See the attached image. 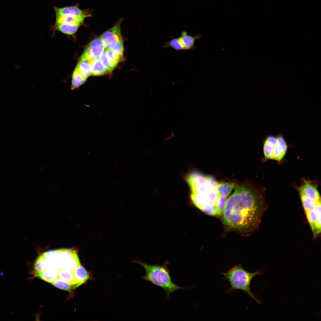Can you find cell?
I'll return each mask as SVG.
<instances>
[{"mask_svg":"<svg viewBox=\"0 0 321 321\" xmlns=\"http://www.w3.org/2000/svg\"><path fill=\"white\" fill-rule=\"evenodd\" d=\"M169 47L178 51L184 50L178 38H171V40L164 43L163 47L165 49Z\"/></svg>","mask_w":321,"mask_h":321,"instance_id":"d6986e66","label":"cell"},{"mask_svg":"<svg viewBox=\"0 0 321 321\" xmlns=\"http://www.w3.org/2000/svg\"><path fill=\"white\" fill-rule=\"evenodd\" d=\"M264 189L237 186L227 199L222 213L226 228L248 235L258 228L267 208Z\"/></svg>","mask_w":321,"mask_h":321,"instance_id":"6da1fadb","label":"cell"},{"mask_svg":"<svg viewBox=\"0 0 321 321\" xmlns=\"http://www.w3.org/2000/svg\"><path fill=\"white\" fill-rule=\"evenodd\" d=\"M296 188L313 237L317 238L321 231V199L317 185L303 178Z\"/></svg>","mask_w":321,"mask_h":321,"instance_id":"7a4b0ae2","label":"cell"},{"mask_svg":"<svg viewBox=\"0 0 321 321\" xmlns=\"http://www.w3.org/2000/svg\"><path fill=\"white\" fill-rule=\"evenodd\" d=\"M105 51L109 60L112 67L114 69L119 62L121 61L120 58L111 48H106Z\"/></svg>","mask_w":321,"mask_h":321,"instance_id":"ac0fdd59","label":"cell"},{"mask_svg":"<svg viewBox=\"0 0 321 321\" xmlns=\"http://www.w3.org/2000/svg\"><path fill=\"white\" fill-rule=\"evenodd\" d=\"M91 61L82 55L75 68L86 78L91 75Z\"/></svg>","mask_w":321,"mask_h":321,"instance_id":"8fae6325","label":"cell"},{"mask_svg":"<svg viewBox=\"0 0 321 321\" xmlns=\"http://www.w3.org/2000/svg\"><path fill=\"white\" fill-rule=\"evenodd\" d=\"M235 187L234 183L222 182H217L215 190L219 195L227 197Z\"/></svg>","mask_w":321,"mask_h":321,"instance_id":"7c38bea8","label":"cell"},{"mask_svg":"<svg viewBox=\"0 0 321 321\" xmlns=\"http://www.w3.org/2000/svg\"><path fill=\"white\" fill-rule=\"evenodd\" d=\"M264 269H258L254 272L251 273L244 269L240 264L230 268L225 273H220L224 277V280L228 281L231 287L226 291V293L230 295L238 290L246 293L257 303L261 304L260 300L251 292L250 284L253 278L256 275L260 276L263 273Z\"/></svg>","mask_w":321,"mask_h":321,"instance_id":"3957f363","label":"cell"},{"mask_svg":"<svg viewBox=\"0 0 321 321\" xmlns=\"http://www.w3.org/2000/svg\"><path fill=\"white\" fill-rule=\"evenodd\" d=\"M122 21L120 20L111 28L100 36L106 48H112L122 39L121 32Z\"/></svg>","mask_w":321,"mask_h":321,"instance_id":"8992f818","label":"cell"},{"mask_svg":"<svg viewBox=\"0 0 321 321\" xmlns=\"http://www.w3.org/2000/svg\"><path fill=\"white\" fill-rule=\"evenodd\" d=\"M99 59L102 64L106 69L108 72H111L114 69V68L111 65L109 60L105 51L100 56L99 58Z\"/></svg>","mask_w":321,"mask_h":321,"instance_id":"44dd1931","label":"cell"},{"mask_svg":"<svg viewBox=\"0 0 321 321\" xmlns=\"http://www.w3.org/2000/svg\"><path fill=\"white\" fill-rule=\"evenodd\" d=\"M105 47L100 37L92 40L86 47L82 54L92 61L99 59L104 51Z\"/></svg>","mask_w":321,"mask_h":321,"instance_id":"52a82bcc","label":"cell"},{"mask_svg":"<svg viewBox=\"0 0 321 321\" xmlns=\"http://www.w3.org/2000/svg\"><path fill=\"white\" fill-rule=\"evenodd\" d=\"M202 37L201 33L194 36L189 35L185 31H182L181 35L178 37L184 50H193L196 48L195 45V41Z\"/></svg>","mask_w":321,"mask_h":321,"instance_id":"9c48e42d","label":"cell"},{"mask_svg":"<svg viewBox=\"0 0 321 321\" xmlns=\"http://www.w3.org/2000/svg\"><path fill=\"white\" fill-rule=\"evenodd\" d=\"M227 199V197L219 195L216 206L217 215L222 214Z\"/></svg>","mask_w":321,"mask_h":321,"instance_id":"ffe728a7","label":"cell"},{"mask_svg":"<svg viewBox=\"0 0 321 321\" xmlns=\"http://www.w3.org/2000/svg\"><path fill=\"white\" fill-rule=\"evenodd\" d=\"M113 51L119 57L121 61L123 59L124 47L123 41L122 39L112 48Z\"/></svg>","mask_w":321,"mask_h":321,"instance_id":"7402d4cb","label":"cell"},{"mask_svg":"<svg viewBox=\"0 0 321 321\" xmlns=\"http://www.w3.org/2000/svg\"><path fill=\"white\" fill-rule=\"evenodd\" d=\"M86 79L75 68L72 77L71 89L75 90L78 89L85 82Z\"/></svg>","mask_w":321,"mask_h":321,"instance_id":"2e32d148","label":"cell"},{"mask_svg":"<svg viewBox=\"0 0 321 321\" xmlns=\"http://www.w3.org/2000/svg\"><path fill=\"white\" fill-rule=\"evenodd\" d=\"M287 149L288 145L281 133L276 135H267L264 139L263 152L266 160L281 162L285 155Z\"/></svg>","mask_w":321,"mask_h":321,"instance_id":"5b68a950","label":"cell"},{"mask_svg":"<svg viewBox=\"0 0 321 321\" xmlns=\"http://www.w3.org/2000/svg\"><path fill=\"white\" fill-rule=\"evenodd\" d=\"M209 187L211 189H215L217 182L212 177L206 176Z\"/></svg>","mask_w":321,"mask_h":321,"instance_id":"603a6c76","label":"cell"},{"mask_svg":"<svg viewBox=\"0 0 321 321\" xmlns=\"http://www.w3.org/2000/svg\"><path fill=\"white\" fill-rule=\"evenodd\" d=\"M135 262L142 266L145 270L146 275L143 278L162 288L166 293L167 299H169L170 294L174 291L188 288L179 286L172 281L168 268L169 263L168 261L161 265L158 264L149 265L140 261Z\"/></svg>","mask_w":321,"mask_h":321,"instance_id":"277c9868","label":"cell"},{"mask_svg":"<svg viewBox=\"0 0 321 321\" xmlns=\"http://www.w3.org/2000/svg\"><path fill=\"white\" fill-rule=\"evenodd\" d=\"M73 272L75 279L79 286L91 278L90 273L81 265L76 268Z\"/></svg>","mask_w":321,"mask_h":321,"instance_id":"30bf717a","label":"cell"},{"mask_svg":"<svg viewBox=\"0 0 321 321\" xmlns=\"http://www.w3.org/2000/svg\"><path fill=\"white\" fill-rule=\"evenodd\" d=\"M84 21L77 17L68 15L56 17V23H64L81 25Z\"/></svg>","mask_w":321,"mask_h":321,"instance_id":"5bb4252c","label":"cell"},{"mask_svg":"<svg viewBox=\"0 0 321 321\" xmlns=\"http://www.w3.org/2000/svg\"><path fill=\"white\" fill-rule=\"evenodd\" d=\"M108 71L101 63L99 59L94 60L91 62V75L100 76Z\"/></svg>","mask_w":321,"mask_h":321,"instance_id":"4fadbf2b","label":"cell"},{"mask_svg":"<svg viewBox=\"0 0 321 321\" xmlns=\"http://www.w3.org/2000/svg\"><path fill=\"white\" fill-rule=\"evenodd\" d=\"M55 287L69 292L73 289V285L70 283L62 279L58 278L50 283Z\"/></svg>","mask_w":321,"mask_h":321,"instance_id":"e0dca14e","label":"cell"},{"mask_svg":"<svg viewBox=\"0 0 321 321\" xmlns=\"http://www.w3.org/2000/svg\"><path fill=\"white\" fill-rule=\"evenodd\" d=\"M80 26L78 24L60 23H55V29L62 33L73 35L77 31Z\"/></svg>","mask_w":321,"mask_h":321,"instance_id":"9a60e30c","label":"cell"},{"mask_svg":"<svg viewBox=\"0 0 321 321\" xmlns=\"http://www.w3.org/2000/svg\"><path fill=\"white\" fill-rule=\"evenodd\" d=\"M56 17L63 15H68L77 17L81 20L90 16L89 12L86 10H82L76 6H70L59 8L54 7Z\"/></svg>","mask_w":321,"mask_h":321,"instance_id":"ba28073f","label":"cell"}]
</instances>
